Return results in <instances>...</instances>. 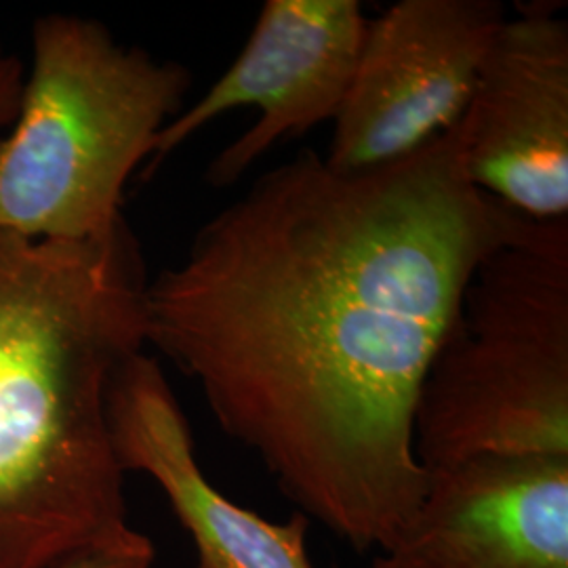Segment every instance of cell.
<instances>
[{
    "label": "cell",
    "mask_w": 568,
    "mask_h": 568,
    "mask_svg": "<svg viewBox=\"0 0 568 568\" xmlns=\"http://www.w3.org/2000/svg\"><path fill=\"white\" fill-rule=\"evenodd\" d=\"M358 0H265L243 51L211 89L161 129L143 178L217 116L257 108L260 119L211 161L204 180L230 187L286 138L335 121L365 37Z\"/></svg>",
    "instance_id": "8992f818"
},
{
    "label": "cell",
    "mask_w": 568,
    "mask_h": 568,
    "mask_svg": "<svg viewBox=\"0 0 568 568\" xmlns=\"http://www.w3.org/2000/svg\"><path fill=\"white\" fill-rule=\"evenodd\" d=\"M413 443L429 471L568 457V217L487 255L419 387Z\"/></svg>",
    "instance_id": "277c9868"
},
{
    "label": "cell",
    "mask_w": 568,
    "mask_h": 568,
    "mask_svg": "<svg viewBox=\"0 0 568 568\" xmlns=\"http://www.w3.org/2000/svg\"><path fill=\"white\" fill-rule=\"evenodd\" d=\"M366 568H568V457L429 471L422 504Z\"/></svg>",
    "instance_id": "ba28073f"
},
{
    "label": "cell",
    "mask_w": 568,
    "mask_h": 568,
    "mask_svg": "<svg viewBox=\"0 0 568 568\" xmlns=\"http://www.w3.org/2000/svg\"><path fill=\"white\" fill-rule=\"evenodd\" d=\"M148 283L124 217L77 243L0 232V568L58 567L131 530L108 392L145 345Z\"/></svg>",
    "instance_id": "7a4b0ae2"
},
{
    "label": "cell",
    "mask_w": 568,
    "mask_h": 568,
    "mask_svg": "<svg viewBox=\"0 0 568 568\" xmlns=\"http://www.w3.org/2000/svg\"><path fill=\"white\" fill-rule=\"evenodd\" d=\"M152 541L135 528H131L121 539L81 551L53 568H152Z\"/></svg>",
    "instance_id": "30bf717a"
},
{
    "label": "cell",
    "mask_w": 568,
    "mask_h": 568,
    "mask_svg": "<svg viewBox=\"0 0 568 568\" xmlns=\"http://www.w3.org/2000/svg\"><path fill=\"white\" fill-rule=\"evenodd\" d=\"M506 18L499 0H400L366 21L326 164L377 169L453 129Z\"/></svg>",
    "instance_id": "5b68a950"
},
{
    "label": "cell",
    "mask_w": 568,
    "mask_h": 568,
    "mask_svg": "<svg viewBox=\"0 0 568 568\" xmlns=\"http://www.w3.org/2000/svg\"><path fill=\"white\" fill-rule=\"evenodd\" d=\"M464 119L396 163L270 169L145 288V344L284 497L358 554L403 528L429 474L427 366L471 274L530 217L467 180Z\"/></svg>",
    "instance_id": "6da1fadb"
},
{
    "label": "cell",
    "mask_w": 568,
    "mask_h": 568,
    "mask_svg": "<svg viewBox=\"0 0 568 568\" xmlns=\"http://www.w3.org/2000/svg\"><path fill=\"white\" fill-rule=\"evenodd\" d=\"M467 180L537 222L568 217V20L527 2L497 30L464 114Z\"/></svg>",
    "instance_id": "52a82bcc"
},
{
    "label": "cell",
    "mask_w": 568,
    "mask_h": 568,
    "mask_svg": "<svg viewBox=\"0 0 568 568\" xmlns=\"http://www.w3.org/2000/svg\"><path fill=\"white\" fill-rule=\"evenodd\" d=\"M23 63L20 58L9 53L0 41V126H11L20 110L23 91Z\"/></svg>",
    "instance_id": "8fae6325"
},
{
    "label": "cell",
    "mask_w": 568,
    "mask_h": 568,
    "mask_svg": "<svg viewBox=\"0 0 568 568\" xmlns=\"http://www.w3.org/2000/svg\"><path fill=\"white\" fill-rule=\"evenodd\" d=\"M108 426L122 471L150 476L199 554L196 568H316L310 520L274 523L239 506L204 476L182 405L145 352L124 361L108 392Z\"/></svg>",
    "instance_id": "9c48e42d"
},
{
    "label": "cell",
    "mask_w": 568,
    "mask_h": 568,
    "mask_svg": "<svg viewBox=\"0 0 568 568\" xmlns=\"http://www.w3.org/2000/svg\"><path fill=\"white\" fill-rule=\"evenodd\" d=\"M190 87L185 65L122 44L100 21H34L32 70L0 140V232L68 243L108 234L124 185Z\"/></svg>",
    "instance_id": "3957f363"
}]
</instances>
